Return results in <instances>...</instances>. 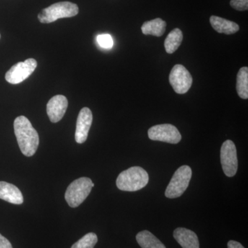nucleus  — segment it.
<instances>
[{"mask_svg": "<svg viewBox=\"0 0 248 248\" xmlns=\"http://www.w3.org/2000/svg\"><path fill=\"white\" fill-rule=\"evenodd\" d=\"M148 138L153 141L166 142L177 144L182 140L179 130L172 124H160L154 125L148 130Z\"/></svg>", "mask_w": 248, "mask_h": 248, "instance_id": "423d86ee", "label": "nucleus"}, {"mask_svg": "<svg viewBox=\"0 0 248 248\" xmlns=\"http://www.w3.org/2000/svg\"><path fill=\"white\" fill-rule=\"evenodd\" d=\"M0 37H1V35H0Z\"/></svg>", "mask_w": 248, "mask_h": 248, "instance_id": "b1692460", "label": "nucleus"}, {"mask_svg": "<svg viewBox=\"0 0 248 248\" xmlns=\"http://www.w3.org/2000/svg\"><path fill=\"white\" fill-rule=\"evenodd\" d=\"M0 199L16 205H20L24 202L20 190L16 186L5 182H0Z\"/></svg>", "mask_w": 248, "mask_h": 248, "instance_id": "ddd939ff", "label": "nucleus"}, {"mask_svg": "<svg viewBox=\"0 0 248 248\" xmlns=\"http://www.w3.org/2000/svg\"><path fill=\"white\" fill-rule=\"evenodd\" d=\"M173 236L183 248H200L198 236L190 230L178 228L174 231Z\"/></svg>", "mask_w": 248, "mask_h": 248, "instance_id": "f8f14e48", "label": "nucleus"}, {"mask_svg": "<svg viewBox=\"0 0 248 248\" xmlns=\"http://www.w3.org/2000/svg\"><path fill=\"white\" fill-rule=\"evenodd\" d=\"M192 170L190 166H182L177 170L165 192L167 198L175 199L184 193L190 184Z\"/></svg>", "mask_w": 248, "mask_h": 248, "instance_id": "39448f33", "label": "nucleus"}, {"mask_svg": "<svg viewBox=\"0 0 248 248\" xmlns=\"http://www.w3.org/2000/svg\"><path fill=\"white\" fill-rule=\"evenodd\" d=\"M166 29V22L161 18H156L153 20L143 23L141 31L144 35H151L161 37L164 35Z\"/></svg>", "mask_w": 248, "mask_h": 248, "instance_id": "2eb2a0df", "label": "nucleus"}, {"mask_svg": "<svg viewBox=\"0 0 248 248\" xmlns=\"http://www.w3.org/2000/svg\"><path fill=\"white\" fill-rule=\"evenodd\" d=\"M97 42L98 45L100 46L102 48L105 49L112 48L114 45L113 40H112L111 35H108V34L98 35Z\"/></svg>", "mask_w": 248, "mask_h": 248, "instance_id": "aec40b11", "label": "nucleus"}, {"mask_svg": "<svg viewBox=\"0 0 248 248\" xmlns=\"http://www.w3.org/2000/svg\"><path fill=\"white\" fill-rule=\"evenodd\" d=\"M136 239L141 248H166L159 239L148 231L139 232L137 234Z\"/></svg>", "mask_w": 248, "mask_h": 248, "instance_id": "dca6fc26", "label": "nucleus"}, {"mask_svg": "<svg viewBox=\"0 0 248 248\" xmlns=\"http://www.w3.org/2000/svg\"><path fill=\"white\" fill-rule=\"evenodd\" d=\"M0 248H13L10 241L0 234Z\"/></svg>", "mask_w": 248, "mask_h": 248, "instance_id": "4be33fe9", "label": "nucleus"}, {"mask_svg": "<svg viewBox=\"0 0 248 248\" xmlns=\"http://www.w3.org/2000/svg\"><path fill=\"white\" fill-rule=\"evenodd\" d=\"M228 248H245L240 243L236 241H230L228 243Z\"/></svg>", "mask_w": 248, "mask_h": 248, "instance_id": "5701e85b", "label": "nucleus"}, {"mask_svg": "<svg viewBox=\"0 0 248 248\" xmlns=\"http://www.w3.org/2000/svg\"><path fill=\"white\" fill-rule=\"evenodd\" d=\"M236 91L241 99H248V68L242 67L236 77Z\"/></svg>", "mask_w": 248, "mask_h": 248, "instance_id": "a211bd4d", "label": "nucleus"}, {"mask_svg": "<svg viewBox=\"0 0 248 248\" xmlns=\"http://www.w3.org/2000/svg\"><path fill=\"white\" fill-rule=\"evenodd\" d=\"M14 131L22 154L27 156L35 155L40 143V138L30 121L24 116L17 117L14 122Z\"/></svg>", "mask_w": 248, "mask_h": 248, "instance_id": "f257e3e1", "label": "nucleus"}, {"mask_svg": "<svg viewBox=\"0 0 248 248\" xmlns=\"http://www.w3.org/2000/svg\"><path fill=\"white\" fill-rule=\"evenodd\" d=\"M90 178L81 177L68 186L65 193V200L71 208H77L86 200L94 187Z\"/></svg>", "mask_w": 248, "mask_h": 248, "instance_id": "7ed1b4c3", "label": "nucleus"}, {"mask_svg": "<svg viewBox=\"0 0 248 248\" xmlns=\"http://www.w3.org/2000/svg\"><path fill=\"white\" fill-rule=\"evenodd\" d=\"M93 123V114L89 108H83L80 110L77 120L76 141L78 143H83L86 141L90 128Z\"/></svg>", "mask_w": 248, "mask_h": 248, "instance_id": "9d476101", "label": "nucleus"}, {"mask_svg": "<svg viewBox=\"0 0 248 248\" xmlns=\"http://www.w3.org/2000/svg\"><path fill=\"white\" fill-rule=\"evenodd\" d=\"M68 99L62 94L54 96L47 104L46 112L50 122L58 123L63 118L68 108Z\"/></svg>", "mask_w": 248, "mask_h": 248, "instance_id": "9b49d317", "label": "nucleus"}, {"mask_svg": "<svg viewBox=\"0 0 248 248\" xmlns=\"http://www.w3.org/2000/svg\"><path fill=\"white\" fill-rule=\"evenodd\" d=\"M221 163L222 169L227 177H234L237 172L238 158L236 146L231 140H226L222 144Z\"/></svg>", "mask_w": 248, "mask_h": 248, "instance_id": "6e6552de", "label": "nucleus"}, {"mask_svg": "<svg viewBox=\"0 0 248 248\" xmlns=\"http://www.w3.org/2000/svg\"><path fill=\"white\" fill-rule=\"evenodd\" d=\"M169 82L177 94H185L192 86V78L185 67L177 64L171 70Z\"/></svg>", "mask_w": 248, "mask_h": 248, "instance_id": "1a4fd4ad", "label": "nucleus"}, {"mask_svg": "<svg viewBox=\"0 0 248 248\" xmlns=\"http://www.w3.org/2000/svg\"><path fill=\"white\" fill-rule=\"evenodd\" d=\"M210 22L212 27L218 33L232 35L239 30V26L236 23L218 16H211Z\"/></svg>", "mask_w": 248, "mask_h": 248, "instance_id": "4468645a", "label": "nucleus"}, {"mask_svg": "<svg viewBox=\"0 0 248 248\" xmlns=\"http://www.w3.org/2000/svg\"><path fill=\"white\" fill-rule=\"evenodd\" d=\"M148 181V172L140 166H134L121 172L116 184L121 190L135 192L146 186Z\"/></svg>", "mask_w": 248, "mask_h": 248, "instance_id": "f03ea898", "label": "nucleus"}, {"mask_svg": "<svg viewBox=\"0 0 248 248\" xmlns=\"http://www.w3.org/2000/svg\"><path fill=\"white\" fill-rule=\"evenodd\" d=\"M78 13L79 8L78 5L69 1H62L42 10L38 15V19L40 22L48 24L61 18L74 17Z\"/></svg>", "mask_w": 248, "mask_h": 248, "instance_id": "20e7f679", "label": "nucleus"}, {"mask_svg": "<svg viewBox=\"0 0 248 248\" xmlns=\"http://www.w3.org/2000/svg\"><path fill=\"white\" fill-rule=\"evenodd\" d=\"M98 241L97 236L93 232L88 233L83 236L71 248H94Z\"/></svg>", "mask_w": 248, "mask_h": 248, "instance_id": "6ab92c4d", "label": "nucleus"}, {"mask_svg": "<svg viewBox=\"0 0 248 248\" xmlns=\"http://www.w3.org/2000/svg\"><path fill=\"white\" fill-rule=\"evenodd\" d=\"M231 6L236 11H247L248 9V0H231Z\"/></svg>", "mask_w": 248, "mask_h": 248, "instance_id": "412c9836", "label": "nucleus"}, {"mask_svg": "<svg viewBox=\"0 0 248 248\" xmlns=\"http://www.w3.org/2000/svg\"><path fill=\"white\" fill-rule=\"evenodd\" d=\"M37 66V62L34 59H28L24 62H18L7 71L5 79L10 84H20L31 76Z\"/></svg>", "mask_w": 248, "mask_h": 248, "instance_id": "0eeeda50", "label": "nucleus"}, {"mask_svg": "<svg viewBox=\"0 0 248 248\" xmlns=\"http://www.w3.org/2000/svg\"><path fill=\"white\" fill-rule=\"evenodd\" d=\"M183 38L182 31L179 29H174L171 31L166 37L164 42V46L166 53L169 54L174 53L180 46Z\"/></svg>", "mask_w": 248, "mask_h": 248, "instance_id": "f3484780", "label": "nucleus"}]
</instances>
